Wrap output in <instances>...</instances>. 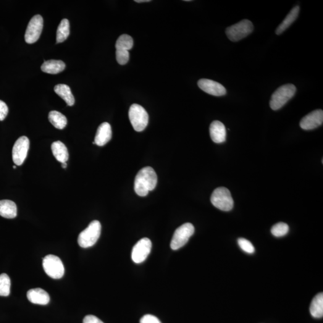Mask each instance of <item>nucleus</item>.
Wrapping results in <instances>:
<instances>
[{
	"instance_id": "35",
	"label": "nucleus",
	"mask_w": 323,
	"mask_h": 323,
	"mask_svg": "<svg viewBox=\"0 0 323 323\" xmlns=\"http://www.w3.org/2000/svg\"><path fill=\"white\" fill-rule=\"evenodd\" d=\"M14 169H17V167H16V165H15V166H14Z\"/></svg>"
},
{
	"instance_id": "17",
	"label": "nucleus",
	"mask_w": 323,
	"mask_h": 323,
	"mask_svg": "<svg viewBox=\"0 0 323 323\" xmlns=\"http://www.w3.org/2000/svg\"><path fill=\"white\" fill-rule=\"evenodd\" d=\"M52 153L57 161L62 163L67 162L69 158L67 147L61 141H57L52 143L51 146Z\"/></svg>"
},
{
	"instance_id": "9",
	"label": "nucleus",
	"mask_w": 323,
	"mask_h": 323,
	"mask_svg": "<svg viewBox=\"0 0 323 323\" xmlns=\"http://www.w3.org/2000/svg\"><path fill=\"white\" fill-rule=\"evenodd\" d=\"M43 28V19L41 16H34L29 22L26 30L25 39L26 43H36L40 38Z\"/></svg>"
},
{
	"instance_id": "25",
	"label": "nucleus",
	"mask_w": 323,
	"mask_h": 323,
	"mask_svg": "<svg viewBox=\"0 0 323 323\" xmlns=\"http://www.w3.org/2000/svg\"><path fill=\"white\" fill-rule=\"evenodd\" d=\"M133 39L130 36L127 34H123L118 38L115 48L116 50H123V51H129L133 48Z\"/></svg>"
},
{
	"instance_id": "16",
	"label": "nucleus",
	"mask_w": 323,
	"mask_h": 323,
	"mask_svg": "<svg viewBox=\"0 0 323 323\" xmlns=\"http://www.w3.org/2000/svg\"><path fill=\"white\" fill-rule=\"evenodd\" d=\"M27 298L30 303L41 305H46L50 302L49 294L40 288H33L28 290Z\"/></svg>"
},
{
	"instance_id": "4",
	"label": "nucleus",
	"mask_w": 323,
	"mask_h": 323,
	"mask_svg": "<svg viewBox=\"0 0 323 323\" xmlns=\"http://www.w3.org/2000/svg\"><path fill=\"white\" fill-rule=\"evenodd\" d=\"M129 118L131 124L137 132L145 130L149 123V114L140 105L133 104L129 110Z\"/></svg>"
},
{
	"instance_id": "20",
	"label": "nucleus",
	"mask_w": 323,
	"mask_h": 323,
	"mask_svg": "<svg viewBox=\"0 0 323 323\" xmlns=\"http://www.w3.org/2000/svg\"><path fill=\"white\" fill-rule=\"evenodd\" d=\"M54 91L66 102L68 106H73L75 104V99L71 91V89L65 84H59L55 86Z\"/></svg>"
},
{
	"instance_id": "15",
	"label": "nucleus",
	"mask_w": 323,
	"mask_h": 323,
	"mask_svg": "<svg viewBox=\"0 0 323 323\" xmlns=\"http://www.w3.org/2000/svg\"><path fill=\"white\" fill-rule=\"evenodd\" d=\"M210 136L215 143H222L226 141L227 130L223 123L215 120L211 123L209 127Z\"/></svg>"
},
{
	"instance_id": "21",
	"label": "nucleus",
	"mask_w": 323,
	"mask_h": 323,
	"mask_svg": "<svg viewBox=\"0 0 323 323\" xmlns=\"http://www.w3.org/2000/svg\"><path fill=\"white\" fill-rule=\"evenodd\" d=\"M299 11H300V7L296 6L291 10L289 14H288L287 17L285 18L281 24L278 26L275 33L277 35L282 34L286 29H287L292 23L295 22V20L298 18Z\"/></svg>"
},
{
	"instance_id": "28",
	"label": "nucleus",
	"mask_w": 323,
	"mask_h": 323,
	"mask_svg": "<svg viewBox=\"0 0 323 323\" xmlns=\"http://www.w3.org/2000/svg\"><path fill=\"white\" fill-rule=\"evenodd\" d=\"M238 243L240 247L244 251L249 254H253L255 251V248L250 241L246 240L245 238H239Z\"/></svg>"
},
{
	"instance_id": "27",
	"label": "nucleus",
	"mask_w": 323,
	"mask_h": 323,
	"mask_svg": "<svg viewBox=\"0 0 323 323\" xmlns=\"http://www.w3.org/2000/svg\"><path fill=\"white\" fill-rule=\"evenodd\" d=\"M289 230V227L285 223H278L273 226L271 229V233L275 237H282L287 234Z\"/></svg>"
},
{
	"instance_id": "1",
	"label": "nucleus",
	"mask_w": 323,
	"mask_h": 323,
	"mask_svg": "<svg viewBox=\"0 0 323 323\" xmlns=\"http://www.w3.org/2000/svg\"><path fill=\"white\" fill-rule=\"evenodd\" d=\"M157 177L151 167L143 168L136 174L134 182L135 193L140 196H146L150 191L154 190L157 185Z\"/></svg>"
},
{
	"instance_id": "30",
	"label": "nucleus",
	"mask_w": 323,
	"mask_h": 323,
	"mask_svg": "<svg viewBox=\"0 0 323 323\" xmlns=\"http://www.w3.org/2000/svg\"><path fill=\"white\" fill-rule=\"evenodd\" d=\"M140 323H162L158 318L153 315L147 314L141 318Z\"/></svg>"
},
{
	"instance_id": "26",
	"label": "nucleus",
	"mask_w": 323,
	"mask_h": 323,
	"mask_svg": "<svg viewBox=\"0 0 323 323\" xmlns=\"http://www.w3.org/2000/svg\"><path fill=\"white\" fill-rule=\"evenodd\" d=\"M10 282L9 275L6 274L0 275V296H8L10 293Z\"/></svg>"
},
{
	"instance_id": "34",
	"label": "nucleus",
	"mask_w": 323,
	"mask_h": 323,
	"mask_svg": "<svg viewBox=\"0 0 323 323\" xmlns=\"http://www.w3.org/2000/svg\"><path fill=\"white\" fill-rule=\"evenodd\" d=\"M62 167L63 168V169H66V168L67 167V162L62 163Z\"/></svg>"
},
{
	"instance_id": "33",
	"label": "nucleus",
	"mask_w": 323,
	"mask_h": 323,
	"mask_svg": "<svg viewBox=\"0 0 323 323\" xmlns=\"http://www.w3.org/2000/svg\"><path fill=\"white\" fill-rule=\"evenodd\" d=\"M135 1L138 2V3H141V2H150L151 1V0H135Z\"/></svg>"
},
{
	"instance_id": "29",
	"label": "nucleus",
	"mask_w": 323,
	"mask_h": 323,
	"mask_svg": "<svg viewBox=\"0 0 323 323\" xmlns=\"http://www.w3.org/2000/svg\"><path fill=\"white\" fill-rule=\"evenodd\" d=\"M115 55H116L117 61L120 65H123L127 64L130 59V53L128 51L116 50Z\"/></svg>"
},
{
	"instance_id": "22",
	"label": "nucleus",
	"mask_w": 323,
	"mask_h": 323,
	"mask_svg": "<svg viewBox=\"0 0 323 323\" xmlns=\"http://www.w3.org/2000/svg\"><path fill=\"white\" fill-rule=\"evenodd\" d=\"M311 316L316 319H321L323 316V293H320L314 297L309 308Z\"/></svg>"
},
{
	"instance_id": "7",
	"label": "nucleus",
	"mask_w": 323,
	"mask_h": 323,
	"mask_svg": "<svg viewBox=\"0 0 323 323\" xmlns=\"http://www.w3.org/2000/svg\"><path fill=\"white\" fill-rule=\"evenodd\" d=\"M195 232V228L190 223H186L181 226L175 230L173 235L171 242V248L173 250H177L188 242L189 239Z\"/></svg>"
},
{
	"instance_id": "3",
	"label": "nucleus",
	"mask_w": 323,
	"mask_h": 323,
	"mask_svg": "<svg viewBox=\"0 0 323 323\" xmlns=\"http://www.w3.org/2000/svg\"><path fill=\"white\" fill-rule=\"evenodd\" d=\"M296 92V86L292 84H286L280 86L272 95L270 101V108L273 110L280 109L293 98Z\"/></svg>"
},
{
	"instance_id": "31",
	"label": "nucleus",
	"mask_w": 323,
	"mask_h": 323,
	"mask_svg": "<svg viewBox=\"0 0 323 323\" xmlns=\"http://www.w3.org/2000/svg\"><path fill=\"white\" fill-rule=\"evenodd\" d=\"M9 109L4 102L0 100V121H2L6 117Z\"/></svg>"
},
{
	"instance_id": "18",
	"label": "nucleus",
	"mask_w": 323,
	"mask_h": 323,
	"mask_svg": "<svg viewBox=\"0 0 323 323\" xmlns=\"http://www.w3.org/2000/svg\"><path fill=\"white\" fill-rule=\"evenodd\" d=\"M0 215L6 219H14L17 216V207L14 201H0Z\"/></svg>"
},
{
	"instance_id": "14",
	"label": "nucleus",
	"mask_w": 323,
	"mask_h": 323,
	"mask_svg": "<svg viewBox=\"0 0 323 323\" xmlns=\"http://www.w3.org/2000/svg\"><path fill=\"white\" fill-rule=\"evenodd\" d=\"M112 137L111 125L107 122L102 123L97 130L95 138V144L98 146H103L111 140Z\"/></svg>"
},
{
	"instance_id": "19",
	"label": "nucleus",
	"mask_w": 323,
	"mask_h": 323,
	"mask_svg": "<svg viewBox=\"0 0 323 323\" xmlns=\"http://www.w3.org/2000/svg\"><path fill=\"white\" fill-rule=\"evenodd\" d=\"M65 68V63L59 60H49L44 61L41 67L43 72L48 74L57 75L64 71Z\"/></svg>"
},
{
	"instance_id": "6",
	"label": "nucleus",
	"mask_w": 323,
	"mask_h": 323,
	"mask_svg": "<svg viewBox=\"0 0 323 323\" xmlns=\"http://www.w3.org/2000/svg\"><path fill=\"white\" fill-rule=\"evenodd\" d=\"M253 23L250 20L244 19L227 28L226 34L230 41H238L253 32Z\"/></svg>"
},
{
	"instance_id": "13",
	"label": "nucleus",
	"mask_w": 323,
	"mask_h": 323,
	"mask_svg": "<svg viewBox=\"0 0 323 323\" xmlns=\"http://www.w3.org/2000/svg\"><path fill=\"white\" fill-rule=\"evenodd\" d=\"M198 85L201 90L211 95L220 96L227 94V90L224 86L212 80L202 78L198 81Z\"/></svg>"
},
{
	"instance_id": "24",
	"label": "nucleus",
	"mask_w": 323,
	"mask_h": 323,
	"mask_svg": "<svg viewBox=\"0 0 323 323\" xmlns=\"http://www.w3.org/2000/svg\"><path fill=\"white\" fill-rule=\"evenodd\" d=\"M70 22L67 19L61 20L57 32V43H62L70 35Z\"/></svg>"
},
{
	"instance_id": "10",
	"label": "nucleus",
	"mask_w": 323,
	"mask_h": 323,
	"mask_svg": "<svg viewBox=\"0 0 323 323\" xmlns=\"http://www.w3.org/2000/svg\"><path fill=\"white\" fill-rule=\"evenodd\" d=\"M30 149V140L25 136L18 138L13 148L12 158L16 165L20 166L24 162Z\"/></svg>"
},
{
	"instance_id": "2",
	"label": "nucleus",
	"mask_w": 323,
	"mask_h": 323,
	"mask_svg": "<svg viewBox=\"0 0 323 323\" xmlns=\"http://www.w3.org/2000/svg\"><path fill=\"white\" fill-rule=\"evenodd\" d=\"M101 232V225L98 220H94L81 232L78 237V244L81 247H91L98 240Z\"/></svg>"
},
{
	"instance_id": "5",
	"label": "nucleus",
	"mask_w": 323,
	"mask_h": 323,
	"mask_svg": "<svg viewBox=\"0 0 323 323\" xmlns=\"http://www.w3.org/2000/svg\"><path fill=\"white\" fill-rule=\"evenodd\" d=\"M211 202L217 209L224 211H230L234 204L230 191L223 187L215 189L211 196Z\"/></svg>"
},
{
	"instance_id": "11",
	"label": "nucleus",
	"mask_w": 323,
	"mask_h": 323,
	"mask_svg": "<svg viewBox=\"0 0 323 323\" xmlns=\"http://www.w3.org/2000/svg\"><path fill=\"white\" fill-rule=\"evenodd\" d=\"M151 241L148 238L141 239L133 247L132 251V260L135 264H141L148 258L152 249Z\"/></svg>"
},
{
	"instance_id": "32",
	"label": "nucleus",
	"mask_w": 323,
	"mask_h": 323,
	"mask_svg": "<svg viewBox=\"0 0 323 323\" xmlns=\"http://www.w3.org/2000/svg\"><path fill=\"white\" fill-rule=\"evenodd\" d=\"M83 323H104L98 317L93 316V315H88L84 318Z\"/></svg>"
},
{
	"instance_id": "23",
	"label": "nucleus",
	"mask_w": 323,
	"mask_h": 323,
	"mask_svg": "<svg viewBox=\"0 0 323 323\" xmlns=\"http://www.w3.org/2000/svg\"><path fill=\"white\" fill-rule=\"evenodd\" d=\"M49 120L54 127L59 130H63L67 124L66 117L57 111H52L49 113Z\"/></svg>"
},
{
	"instance_id": "8",
	"label": "nucleus",
	"mask_w": 323,
	"mask_h": 323,
	"mask_svg": "<svg viewBox=\"0 0 323 323\" xmlns=\"http://www.w3.org/2000/svg\"><path fill=\"white\" fill-rule=\"evenodd\" d=\"M43 266L47 275L54 279H60L64 276L65 268L61 260L52 254L46 256L43 260Z\"/></svg>"
},
{
	"instance_id": "12",
	"label": "nucleus",
	"mask_w": 323,
	"mask_h": 323,
	"mask_svg": "<svg viewBox=\"0 0 323 323\" xmlns=\"http://www.w3.org/2000/svg\"><path fill=\"white\" fill-rule=\"evenodd\" d=\"M323 111L317 110L310 113L302 119L300 127L304 130H312L323 124Z\"/></svg>"
}]
</instances>
